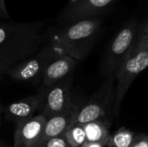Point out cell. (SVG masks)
I'll return each mask as SVG.
<instances>
[{
  "label": "cell",
  "instance_id": "8",
  "mask_svg": "<svg viewBox=\"0 0 148 147\" xmlns=\"http://www.w3.org/2000/svg\"><path fill=\"white\" fill-rule=\"evenodd\" d=\"M116 0H80L68 4L59 14L57 20L60 25L75 22L101 17Z\"/></svg>",
  "mask_w": 148,
  "mask_h": 147
},
{
  "label": "cell",
  "instance_id": "12",
  "mask_svg": "<svg viewBox=\"0 0 148 147\" xmlns=\"http://www.w3.org/2000/svg\"><path fill=\"white\" fill-rule=\"evenodd\" d=\"M42 100V94H39L12 102L5 108L6 117L16 123L29 120L36 116L35 114L39 112Z\"/></svg>",
  "mask_w": 148,
  "mask_h": 147
},
{
  "label": "cell",
  "instance_id": "5",
  "mask_svg": "<svg viewBox=\"0 0 148 147\" xmlns=\"http://www.w3.org/2000/svg\"><path fill=\"white\" fill-rule=\"evenodd\" d=\"M114 75L107 76L102 85L92 95L88 101L80 108L75 124H86L94 120H103L102 119L112 112L114 101Z\"/></svg>",
  "mask_w": 148,
  "mask_h": 147
},
{
  "label": "cell",
  "instance_id": "11",
  "mask_svg": "<svg viewBox=\"0 0 148 147\" xmlns=\"http://www.w3.org/2000/svg\"><path fill=\"white\" fill-rule=\"evenodd\" d=\"M78 61L62 54L56 55L47 65L42 76V83L45 87L56 84L70 76Z\"/></svg>",
  "mask_w": 148,
  "mask_h": 147
},
{
  "label": "cell",
  "instance_id": "18",
  "mask_svg": "<svg viewBox=\"0 0 148 147\" xmlns=\"http://www.w3.org/2000/svg\"><path fill=\"white\" fill-rule=\"evenodd\" d=\"M130 147H148L147 134H139L135 135L133 143Z\"/></svg>",
  "mask_w": 148,
  "mask_h": 147
},
{
  "label": "cell",
  "instance_id": "16",
  "mask_svg": "<svg viewBox=\"0 0 148 147\" xmlns=\"http://www.w3.org/2000/svg\"><path fill=\"white\" fill-rule=\"evenodd\" d=\"M134 48L148 50V20L143 25H140V33Z\"/></svg>",
  "mask_w": 148,
  "mask_h": 147
},
{
  "label": "cell",
  "instance_id": "13",
  "mask_svg": "<svg viewBox=\"0 0 148 147\" xmlns=\"http://www.w3.org/2000/svg\"><path fill=\"white\" fill-rule=\"evenodd\" d=\"M86 134L87 143H101L108 145L110 133L109 125L104 120H94L82 124Z\"/></svg>",
  "mask_w": 148,
  "mask_h": 147
},
{
  "label": "cell",
  "instance_id": "20",
  "mask_svg": "<svg viewBox=\"0 0 148 147\" xmlns=\"http://www.w3.org/2000/svg\"><path fill=\"white\" fill-rule=\"evenodd\" d=\"M106 146L101 143H86L83 147H105Z\"/></svg>",
  "mask_w": 148,
  "mask_h": 147
},
{
  "label": "cell",
  "instance_id": "15",
  "mask_svg": "<svg viewBox=\"0 0 148 147\" xmlns=\"http://www.w3.org/2000/svg\"><path fill=\"white\" fill-rule=\"evenodd\" d=\"M64 134L72 147H83L87 143L86 134L82 124L73 125Z\"/></svg>",
  "mask_w": 148,
  "mask_h": 147
},
{
  "label": "cell",
  "instance_id": "23",
  "mask_svg": "<svg viewBox=\"0 0 148 147\" xmlns=\"http://www.w3.org/2000/svg\"><path fill=\"white\" fill-rule=\"evenodd\" d=\"M0 147H3V146H1V144H0Z\"/></svg>",
  "mask_w": 148,
  "mask_h": 147
},
{
  "label": "cell",
  "instance_id": "3",
  "mask_svg": "<svg viewBox=\"0 0 148 147\" xmlns=\"http://www.w3.org/2000/svg\"><path fill=\"white\" fill-rule=\"evenodd\" d=\"M140 25L134 19L128 21L108 45L101 68V75L106 78L114 75L123 62L132 53L140 33Z\"/></svg>",
  "mask_w": 148,
  "mask_h": 147
},
{
  "label": "cell",
  "instance_id": "7",
  "mask_svg": "<svg viewBox=\"0 0 148 147\" xmlns=\"http://www.w3.org/2000/svg\"><path fill=\"white\" fill-rule=\"evenodd\" d=\"M71 76L46 87L47 89L42 94V106L39 110L40 115L46 120L62 113L72 103L70 96Z\"/></svg>",
  "mask_w": 148,
  "mask_h": 147
},
{
  "label": "cell",
  "instance_id": "1",
  "mask_svg": "<svg viewBox=\"0 0 148 147\" xmlns=\"http://www.w3.org/2000/svg\"><path fill=\"white\" fill-rule=\"evenodd\" d=\"M44 22H0V75L36 54L47 42Z\"/></svg>",
  "mask_w": 148,
  "mask_h": 147
},
{
  "label": "cell",
  "instance_id": "6",
  "mask_svg": "<svg viewBox=\"0 0 148 147\" xmlns=\"http://www.w3.org/2000/svg\"><path fill=\"white\" fill-rule=\"evenodd\" d=\"M57 54L47 40L36 54L13 67L7 75L21 81H31L42 78L47 65Z\"/></svg>",
  "mask_w": 148,
  "mask_h": 147
},
{
  "label": "cell",
  "instance_id": "14",
  "mask_svg": "<svg viewBox=\"0 0 148 147\" xmlns=\"http://www.w3.org/2000/svg\"><path fill=\"white\" fill-rule=\"evenodd\" d=\"M134 133L127 128L121 127L114 134L110 135L107 146L130 147L134 139Z\"/></svg>",
  "mask_w": 148,
  "mask_h": 147
},
{
  "label": "cell",
  "instance_id": "21",
  "mask_svg": "<svg viewBox=\"0 0 148 147\" xmlns=\"http://www.w3.org/2000/svg\"><path fill=\"white\" fill-rule=\"evenodd\" d=\"M78 1H80V0H70L69 3L68 4H72V3H76V2H78Z\"/></svg>",
  "mask_w": 148,
  "mask_h": 147
},
{
  "label": "cell",
  "instance_id": "22",
  "mask_svg": "<svg viewBox=\"0 0 148 147\" xmlns=\"http://www.w3.org/2000/svg\"><path fill=\"white\" fill-rule=\"evenodd\" d=\"M0 113H1V109H0ZM0 119H1V116H0Z\"/></svg>",
  "mask_w": 148,
  "mask_h": 147
},
{
  "label": "cell",
  "instance_id": "2",
  "mask_svg": "<svg viewBox=\"0 0 148 147\" xmlns=\"http://www.w3.org/2000/svg\"><path fill=\"white\" fill-rule=\"evenodd\" d=\"M101 17L84 19L47 30V40L58 54L83 61L92 50L101 30Z\"/></svg>",
  "mask_w": 148,
  "mask_h": 147
},
{
  "label": "cell",
  "instance_id": "4",
  "mask_svg": "<svg viewBox=\"0 0 148 147\" xmlns=\"http://www.w3.org/2000/svg\"><path fill=\"white\" fill-rule=\"evenodd\" d=\"M148 67V50L134 48L132 53L123 62L114 74L116 86L114 88V101L113 116L117 117L122 101L136 77Z\"/></svg>",
  "mask_w": 148,
  "mask_h": 147
},
{
  "label": "cell",
  "instance_id": "17",
  "mask_svg": "<svg viewBox=\"0 0 148 147\" xmlns=\"http://www.w3.org/2000/svg\"><path fill=\"white\" fill-rule=\"evenodd\" d=\"M38 147H72L66 139L65 134L50 139Z\"/></svg>",
  "mask_w": 148,
  "mask_h": 147
},
{
  "label": "cell",
  "instance_id": "10",
  "mask_svg": "<svg viewBox=\"0 0 148 147\" xmlns=\"http://www.w3.org/2000/svg\"><path fill=\"white\" fill-rule=\"evenodd\" d=\"M80 108L81 107L79 105L72 102L70 106L62 113L46 120L42 137L36 147L50 139L64 134L67 130L74 125L75 119Z\"/></svg>",
  "mask_w": 148,
  "mask_h": 147
},
{
  "label": "cell",
  "instance_id": "19",
  "mask_svg": "<svg viewBox=\"0 0 148 147\" xmlns=\"http://www.w3.org/2000/svg\"><path fill=\"white\" fill-rule=\"evenodd\" d=\"M0 18H3V19L10 18V15H9L7 8L5 6L4 0H0Z\"/></svg>",
  "mask_w": 148,
  "mask_h": 147
},
{
  "label": "cell",
  "instance_id": "9",
  "mask_svg": "<svg viewBox=\"0 0 148 147\" xmlns=\"http://www.w3.org/2000/svg\"><path fill=\"white\" fill-rule=\"evenodd\" d=\"M45 123L46 119L40 114L17 123L14 133V147H36Z\"/></svg>",
  "mask_w": 148,
  "mask_h": 147
}]
</instances>
